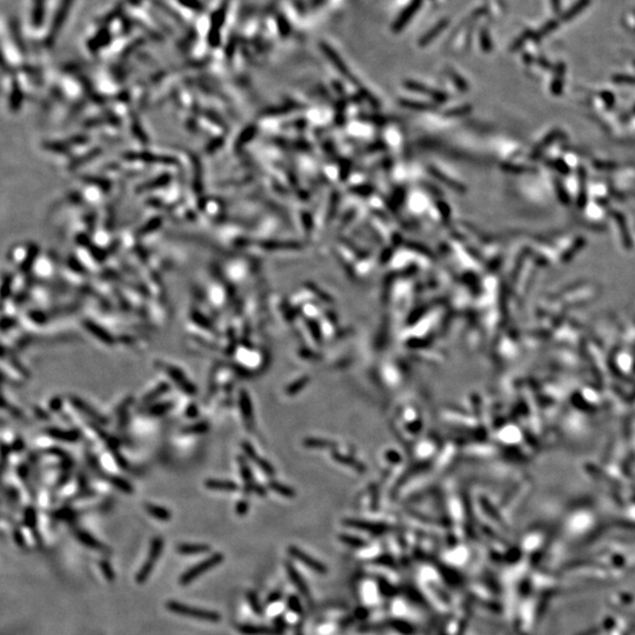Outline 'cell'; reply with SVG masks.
<instances>
[{"mask_svg":"<svg viewBox=\"0 0 635 635\" xmlns=\"http://www.w3.org/2000/svg\"><path fill=\"white\" fill-rule=\"evenodd\" d=\"M166 608L172 613H176V614L201 620V621L219 622L221 620V616L219 613L213 612V610L194 608V607L187 606V604L178 602V601H169L166 603Z\"/></svg>","mask_w":635,"mask_h":635,"instance_id":"cell-1","label":"cell"},{"mask_svg":"<svg viewBox=\"0 0 635 635\" xmlns=\"http://www.w3.org/2000/svg\"><path fill=\"white\" fill-rule=\"evenodd\" d=\"M155 366H157L159 369H161L167 377L171 378V379L173 380V383L178 385L185 394L187 395L197 394V387H195V385L192 384L191 380L186 377V374L184 373L182 369H180L179 367H176V366H173L171 364H164L163 361H157Z\"/></svg>","mask_w":635,"mask_h":635,"instance_id":"cell-2","label":"cell"},{"mask_svg":"<svg viewBox=\"0 0 635 635\" xmlns=\"http://www.w3.org/2000/svg\"><path fill=\"white\" fill-rule=\"evenodd\" d=\"M222 561H224V555L221 553H215L211 555L210 558H207L206 560L203 561V563L195 564V566L192 567V568L186 570V572L181 575V578H180V584L184 586L191 584V582L194 581L198 576H200L201 574L209 572L211 568L218 566V564H221Z\"/></svg>","mask_w":635,"mask_h":635,"instance_id":"cell-3","label":"cell"},{"mask_svg":"<svg viewBox=\"0 0 635 635\" xmlns=\"http://www.w3.org/2000/svg\"><path fill=\"white\" fill-rule=\"evenodd\" d=\"M163 547H164L163 539L161 538L153 539V541L151 543V548H149L147 560H146V563L143 564L141 569L139 570V573L137 574L136 576V581L138 582V584H143V582L147 581L149 574L152 573V570L154 568V564L157 563L158 558L161 555Z\"/></svg>","mask_w":635,"mask_h":635,"instance_id":"cell-4","label":"cell"},{"mask_svg":"<svg viewBox=\"0 0 635 635\" xmlns=\"http://www.w3.org/2000/svg\"><path fill=\"white\" fill-rule=\"evenodd\" d=\"M74 0H60L59 6H58L56 13H54L53 19H52L50 35H48V41L53 42L54 39L59 35L60 31L64 27V24L69 17L70 11L72 8V4Z\"/></svg>","mask_w":635,"mask_h":635,"instance_id":"cell-5","label":"cell"},{"mask_svg":"<svg viewBox=\"0 0 635 635\" xmlns=\"http://www.w3.org/2000/svg\"><path fill=\"white\" fill-rule=\"evenodd\" d=\"M226 5L222 4V6H220V7H219L218 10L212 14V18H211L209 44L212 47L219 46V44H220V30L222 25H224V21L226 18V11H227V6Z\"/></svg>","mask_w":635,"mask_h":635,"instance_id":"cell-6","label":"cell"},{"mask_svg":"<svg viewBox=\"0 0 635 635\" xmlns=\"http://www.w3.org/2000/svg\"><path fill=\"white\" fill-rule=\"evenodd\" d=\"M289 554L293 555L295 559H298V561H300V563L304 564L305 566L308 567V568L314 570V572L319 574L327 573V568H326L325 564L319 563V561H317L316 559L311 558L310 555L304 553V552L300 551V549H298L297 547H289Z\"/></svg>","mask_w":635,"mask_h":635,"instance_id":"cell-7","label":"cell"},{"mask_svg":"<svg viewBox=\"0 0 635 635\" xmlns=\"http://www.w3.org/2000/svg\"><path fill=\"white\" fill-rule=\"evenodd\" d=\"M84 327L86 328L94 338L98 339L99 341H102V343H104L105 345H108V346L114 345L115 340L114 338L112 337V334H109L105 328L100 327L98 323L90 321V320H86V321H84Z\"/></svg>","mask_w":635,"mask_h":635,"instance_id":"cell-8","label":"cell"},{"mask_svg":"<svg viewBox=\"0 0 635 635\" xmlns=\"http://www.w3.org/2000/svg\"><path fill=\"white\" fill-rule=\"evenodd\" d=\"M420 5H421V0H412L411 4L401 12V14H400V17L398 18V20L395 21L394 24L395 31H400L401 29H404L406 24H407L408 21L411 20V18L414 16L415 12L419 10Z\"/></svg>","mask_w":635,"mask_h":635,"instance_id":"cell-9","label":"cell"},{"mask_svg":"<svg viewBox=\"0 0 635 635\" xmlns=\"http://www.w3.org/2000/svg\"><path fill=\"white\" fill-rule=\"evenodd\" d=\"M238 631L245 635H278L280 633L273 628L259 625H240L238 626Z\"/></svg>","mask_w":635,"mask_h":635,"instance_id":"cell-10","label":"cell"},{"mask_svg":"<svg viewBox=\"0 0 635 635\" xmlns=\"http://www.w3.org/2000/svg\"><path fill=\"white\" fill-rule=\"evenodd\" d=\"M211 547L204 543H180L176 546V552L182 555H197L209 553Z\"/></svg>","mask_w":635,"mask_h":635,"instance_id":"cell-11","label":"cell"},{"mask_svg":"<svg viewBox=\"0 0 635 635\" xmlns=\"http://www.w3.org/2000/svg\"><path fill=\"white\" fill-rule=\"evenodd\" d=\"M47 434L50 435L52 439H57V440L65 441V442H75L80 439L79 432H77V430L74 429L53 428V429L47 430Z\"/></svg>","mask_w":635,"mask_h":635,"instance_id":"cell-12","label":"cell"},{"mask_svg":"<svg viewBox=\"0 0 635 635\" xmlns=\"http://www.w3.org/2000/svg\"><path fill=\"white\" fill-rule=\"evenodd\" d=\"M205 487L211 491H226V492H234L238 490L236 482L231 480H222V479H207Z\"/></svg>","mask_w":635,"mask_h":635,"instance_id":"cell-13","label":"cell"},{"mask_svg":"<svg viewBox=\"0 0 635 635\" xmlns=\"http://www.w3.org/2000/svg\"><path fill=\"white\" fill-rule=\"evenodd\" d=\"M169 388H170L169 384L164 383V384L158 385V386L155 387L153 390H151V392H149L148 394H146L145 396H143V399L141 401V405L143 406V407H146V408H148L151 405H154V402L157 401V399L161 398V396L166 394Z\"/></svg>","mask_w":635,"mask_h":635,"instance_id":"cell-14","label":"cell"},{"mask_svg":"<svg viewBox=\"0 0 635 635\" xmlns=\"http://www.w3.org/2000/svg\"><path fill=\"white\" fill-rule=\"evenodd\" d=\"M145 509L146 512L148 513L151 517H153L157 520H161V521H169L172 518V514L167 508L161 507V506L154 505V503H145Z\"/></svg>","mask_w":635,"mask_h":635,"instance_id":"cell-15","label":"cell"},{"mask_svg":"<svg viewBox=\"0 0 635 635\" xmlns=\"http://www.w3.org/2000/svg\"><path fill=\"white\" fill-rule=\"evenodd\" d=\"M45 18V0H33L32 7V25L41 27Z\"/></svg>","mask_w":635,"mask_h":635,"instance_id":"cell-16","label":"cell"},{"mask_svg":"<svg viewBox=\"0 0 635 635\" xmlns=\"http://www.w3.org/2000/svg\"><path fill=\"white\" fill-rule=\"evenodd\" d=\"M109 40H111V32H109L107 27H104V29L100 30V31L98 32L92 39H91L90 44L88 45H90V47L92 48V50H98V48H102L103 46H105Z\"/></svg>","mask_w":635,"mask_h":635,"instance_id":"cell-17","label":"cell"},{"mask_svg":"<svg viewBox=\"0 0 635 635\" xmlns=\"http://www.w3.org/2000/svg\"><path fill=\"white\" fill-rule=\"evenodd\" d=\"M75 535H77L79 541H80L82 545L87 546V547L93 548V549H105V546H104L102 542L98 541L94 536L91 535L90 533L85 532V530H77Z\"/></svg>","mask_w":635,"mask_h":635,"instance_id":"cell-18","label":"cell"},{"mask_svg":"<svg viewBox=\"0 0 635 635\" xmlns=\"http://www.w3.org/2000/svg\"><path fill=\"white\" fill-rule=\"evenodd\" d=\"M71 401H72V404H73V405H74V406H75V407H77V408H78V410H79V411H81V412H84V413H85V414H86V415H87V417H90V418H93V420H97V421H100V423H105V420H104V419H103V417H102V415H100L99 413H97V412H96V411H94V410H92V408H91V407H90V406H87L86 404H85V402H84V401H81V400H80V399H78V398H72V400H71Z\"/></svg>","mask_w":635,"mask_h":635,"instance_id":"cell-19","label":"cell"},{"mask_svg":"<svg viewBox=\"0 0 635 635\" xmlns=\"http://www.w3.org/2000/svg\"><path fill=\"white\" fill-rule=\"evenodd\" d=\"M447 24H448L447 19H444V20L439 21L438 25H435L432 30H429V31L427 32V35H425L423 36V38H421L420 45H427L430 40H432V39L436 38V36L439 35V33H440L441 31H444V30L446 29Z\"/></svg>","mask_w":635,"mask_h":635,"instance_id":"cell-20","label":"cell"},{"mask_svg":"<svg viewBox=\"0 0 635 635\" xmlns=\"http://www.w3.org/2000/svg\"><path fill=\"white\" fill-rule=\"evenodd\" d=\"M172 404L171 402H160V404H154L152 406H149L147 408L148 414L154 415V417H159V415H164L165 413L171 411L172 408Z\"/></svg>","mask_w":635,"mask_h":635,"instance_id":"cell-21","label":"cell"},{"mask_svg":"<svg viewBox=\"0 0 635 635\" xmlns=\"http://www.w3.org/2000/svg\"><path fill=\"white\" fill-rule=\"evenodd\" d=\"M240 408H241V413H243L244 418L246 420H249L248 418L251 417L252 414V410H251V401H249L248 395H247L246 392H241L240 394Z\"/></svg>","mask_w":635,"mask_h":635,"instance_id":"cell-22","label":"cell"},{"mask_svg":"<svg viewBox=\"0 0 635 635\" xmlns=\"http://www.w3.org/2000/svg\"><path fill=\"white\" fill-rule=\"evenodd\" d=\"M287 570H288V574H289V576H291V580H292L293 582H294L295 586H297L299 591H300L302 594H305V595H306V597H308V589H307V586L305 585V582L302 581V580L300 579V576H299V574H298L297 572H295V570L293 569L292 567H288V569H287Z\"/></svg>","mask_w":635,"mask_h":635,"instance_id":"cell-23","label":"cell"},{"mask_svg":"<svg viewBox=\"0 0 635 635\" xmlns=\"http://www.w3.org/2000/svg\"><path fill=\"white\" fill-rule=\"evenodd\" d=\"M111 484H112V486H114L115 488H118V490L121 491V492H125V493H132L133 492L132 486H131V485L128 484V482L123 478H119V476H113V478L111 479Z\"/></svg>","mask_w":635,"mask_h":635,"instance_id":"cell-24","label":"cell"},{"mask_svg":"<svg viewBox=\"0 0 635 635\" xmlns=\"http://www.w3.org/2000/svg\"><path fill=\"white\" fill-rule=\"evenodd\" d=\"M176 1L180 2L184 7L194 12H203L204 8H205L201 0H176Z\"/></svg>","mask_w":635,"mask_h":635,"instance_id":"cell-25","label":"cell"},{"mask_svg":"<svg viewBox=\"0 0 635 635\" xmlns=\"http://www.w3.org/2000/svg\"><path fill=\"white\" fill-rule=\"evenodd\" d=\"M187 429H185V433H192V434H201V433H206L209 430V423H198L195 425H192L190 427H186Z\"/></svg>","mask_w":635,"mask_h":635,"instance_id":"cell-26","label":"cell"},{"mask_svg":"<svg viewBox=\"0 0 635 635\" xmlns=\"http://www.w3.org/2000/svg\"><path fill=\"white\" fill-rule=\"evenodd\" d=\"M24 519H25V525L27 527H31V528L35 527L36 523V514L35 509L32 507L26 508L25 517H24Z\"/></svg>","mask_w":635,"mask_h":635,"instance_id":"cell-27","label":"cell"},{"mask_svg":"<svg viewBox=\"0 0 635 635\" xmlns=\"http://www.w3.org/2000/svg\"><path fill=\"white\" fill-rule=\"evenodd\" d=\"M100 568H102V572L105 578L108 580V581H113L114 580V573H113V569L111 568V564H109L107 561H102L100 563Z\"/></svg>","mask_w":635,"mask_h":635,"instance_id":"cell-28","label":"cell"},{"mask_svg":"<svg viewBox=\"0 0 635 635\" xmlns=\"http://www.w3.org/2000/svg\"><path fill=\"white\" fill-rule=\"evenodd\" d=\"M11 30H12V33H13V38H14V41H16V44L18 46L23 47V39H21L19 27H18V24L16 21H13V23L11 24Z\"/></svg>","mask_w":635,"mask_h":635,"instance_id":"cell-29","label":"cell"},{"mask_svg":"<svg viewBox=\"0 0 635 635\" xmlns=\"http://www.w3.org/2000/svg\"><path fill=\"white\" fill-rule=\"evenodd\" d=\"M340 538L345 543H347V545H350V546H353V547H361V546L365 545V542H362V540L356 539V538H352V536L341 535Z\"/></svg>","mask_w":635,"mask_h":635,"instance_id":"cell-30","label":"cell"},{"mask_svg":"<svg viewBox=\"0 0 635 635\" xmlns=\"http://www.w3.org/2000/svg\"><path fill=\"white\" fill-rule=\"evenodd\" d=\"M248 601H249V603H251L253 610H254L256 614H260V613H261V607H260V604H259V602H258V599H256V595L253 594V593H248Z\"/></svg>","mask_w":635,"mask_h":635,"instance_id":"cell-31","label":"cell"},{"mask_svg":"<svg viewBox=\"0 0 635 635\" xmlns=\"http://www.w3.org/2000/svg\"><path fill=\"white\" fill-rule=\"evenodd\" d=\"M14 540H16L17 545L20 546V547H24L25 546V541H24L23 535H21L20 530H14Z\"/></svg>","mask_w":635,"mask_h":635,"instance_id":"cell-32","label":"cell"},{"mask_svg":"<svg viewBox=\"0 0 635 635\" xmlns=\"http://www.w3.org/2000/svg\"><path fill=\"white\" fill-rule=\"evenodd\" d=\"M247 506H248V505H247V502H244V501L239 502V505H238V507H237V512H238V514H240V515L246 514Z\"/></svg>","mask_w":635,"mask_h":635,"instance_id":"cell-33","label":"cell"}]
</instances>
